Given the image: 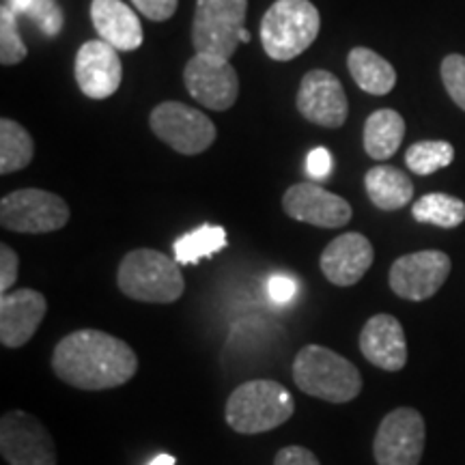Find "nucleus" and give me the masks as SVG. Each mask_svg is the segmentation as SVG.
<instances>
[{
    "instance_id": "f704fd0d",
    "label": "nucleus",
    "mask_w": 465,
    "mask_h": 465,
    "mask_svg": "<svg viewBox=\"0 0 465 465\" xmlns=\"http://www.w3.org/2000/svg\"><path fill=\"white\" fill-rule=\"evenodd\" d=\"M149 465H177V459L173 455H158Z\"/></svg>"
},
{
    "instance_id": "b1692460",
    "label": "nucleus",
    "mask_w": 465,
    "mask_h": 465,
    "mask_svg": "<svg viewBox=\"0 0 465 465\" xmlns=\"http://www.w3.org/2000/svg\"><path fill=\"white\" fill-rule=\"evenodd\" d=\"M411 216L420 224L455 229L465 220V203L457 196L433 192V194H424L411 205Z\"/></svg>"
},
{
    "instance_id": "dca6fc26",
    "label": "nucleus",
    "mask_w": 465,
    "mask_h": 465,
    "mask_svg": "<svg viewBox=\"0 0 465 465\" xmlns=\"http://www.w3.org/2000/svg\"><path fill=\"white\" fill-rule=\"evenodd\" d=\"M373 259V243L362 232H345L325 246L319 265L323 276L336 287H353L371 270Z\"/></svg>"
},
{
    "instance_id": "c85d7f7f",
    "label": "nucleus",
    "mask_w": 465,
    "mask_h": 465,
    "mask_svg": "<svg viewBox=\"0 0 465 465\" xmlns=\"http://www.w3.org/2000/svg\"><path fill=\"white\" fill-rule=\"evenodd\" d=\"M441 83L450 100L465 110V56L449 54L441 61Z\"/></svg>"
},
{
    "instance_id": "0eeeda50",
    "label": "nucleus",
    "mask_w": 465,
    "mask_h": 465,
    "mask_svg": "<svg viewBox=\"0 0 465 465\" xmlns=\"http://www.w3.org/2000/svg\"><path fill=\"white\" fill-rule=\"evenodd\" d=\"M149 125L155 136L182 155H199L216 141V125L201 110L182 102H162L151 110Z\"/></svg>"
},
{
    "instance_id": "4468645a",
    "label": "nucleus",
    "mask_w": 465,
    "mask_h": 465,
    "mask_svg": "<svg viewBox=\"0 0 465 465\" xmlns=\"http://www.w3.org/2000/svg\"><path fill=\"white\" fill-rule=\"evenodd\" d=\"M282 207L289 218L322 229H339L351 220V205L342 196L311 182L291 185L282 196Z\"/></svg>"
},
{
    "instance_id": "f8f14e48",
    "label": "nucleus",
    "mask_w": 465,
    "mask_h": 465,
    "mask_svg": "<svg viewBox=\"0 0 465 465\" xmlns=\"http://www.w3.org/2000/svg\"><path fill=\"white\" fill-rule=\"evenodd\" d=\"M452 261L441 250H420V252L399 257L391 267V289L399 298L424 302L433 298L450 276Z\"/></svg>"
},
{
    "instance_id": "ddd939ff",
    "label": "nucleus",
    "mask_w": 465,
    "mask_h": 465,
    "mask_svg": "<svg viewBox=\"0 0 465 465\" xmlns=\"http://www.w3.org/2000/svg\"><path fill=\"white\" fill-rule=\"evenodd\" d=\"M298 110L311 124L330 127L345 125L349 102L341 80L325 69H312L302 78L298 91Z\"/></svg>"
},
{
    "instance_id": "5701e85b",
    "label": "nucleus",
    "mask_w": 465,
    "mask_h": 465,
    "mask_svg": "<svg viewBox=\"0 0 465 465\" xmlns=\"http://www.w3.org/2000/svg\"><path fill=\"white\" fill-rule=\"evenodd\" d=\"M226 243H229V240H226V231L223 226L203 224L199 229L185 232V235L173 243L174 259L182 265L199 263L201 259L212 257V254L226 248Z\"/></svg>"
},
{
    "instance_id": "c9c22d12",
    "label": "nucleus",
    "mask_w": 465,
    "mask_h": 465,
    "mask_svg": "<svg viewBox=\"0 0 465 465\" xmlns=\"http://www.w3.org/2000/svg\"><path fill=\"white\" fill-rule=\"evenodd\" d=\"M240 42H242V44H246V42H250V35H248V31H246V28H242V33H240Z\"/></svg>"
},
{
    "instance_id": "a211bd4d",
    "label": "nucleus",
    "mask_w": 465,
    "mask_h": 465,
    "mask_svg": "<svg viewBox=\"0 0 465 465\" xmlns=\"http://www.w3.org/2000/svg\"><path fill=\"white\" fill-rule=\"evenodd\" d=\"M360 351L377 369L397 373L407 364V341L403 325L394 315L371 317L360 332Z\"/></svg>"
},
{
    "instance_id": "1a4fd4ad",
    "label": "nucleus",
    "mask_w": 465,
    "mask_h": 465,
    "mask_svg": "<svg viewBox=\"0 0 465 465\" xmlns=\"http://www.w3.org/2000/svg\"><path fill=\"white\" fill-rule=\"evenodd\" d=\"M427 429L414 407H397L383 416L373 440L377 465H420Z\"/></svg>"
},
{
    "instance_id": "cd10ccee",
    "label": "nucleus",
    "mask_w": 465,
    "mask_h": 465,
    "mask_svg": "<svg viewBox=\"0 0 465 465\" xmlns=\"http://www.w3.org/2000/svg\"><path fill=\"white\" fill-rule=\"evenodd\" d=\"M28 54L26 44L22 42L20 28H17V15L7 5L0 9V63L5 67L17 65Z\"/></svg>"
},
{
    "instance_id": "423d86ee",
    "label": "nucleus",
    "mask_w": 465,
    "mask_h": 465,
    "mask_svg": "<svg viewBox=\"0 0 465 465\" xmlns=\"http://www.w3.org/2000/svg\"><path fill=\"white\" fill-rule=\"evenodd\" d=\"M248 0H196L192 44L196 52L231 58L240 48Z\"/></svg>"
},
{
    "instance_id": "c756f323",
    "label": "nucleus",
    "mask_w": 465,
    "mask_h": 465,
    "mask_svg": "<svg viewBox=\"0 0 465 465\" xmlns=\"http://www.w3.org/2000/svg\"><path fill=\"white\" fill-rule=\"evenodd\" d=\"M298 281L287 274H276L267 281V295L274 304H289L298 295Z\"/></svg>"
},
{
    "instance_id": "7c9ffc66",
    "label": "nucleus",
    "mask_w": 465,
    "mask_h": 465,
    "mask_svg": "<svg viewBox=\"0 0 465 465\" xmlns=\"http://www.w3.org/2000/svg\"><path fill=\"white\" fill-rule=\"evenodd\" d=\"M17 270H20V257L14 248L3 243L0 246V291H3V295L9 293V289L15 284Z\"/></svg>"
},
{
    "instance_id": "2f4dec72",
    "label": "nucleus",
    "mask_w": 465,
    "mask_h": 465,
    "mask_svg": "<svg viewBox=\"0 0 465 465\" xmlns=\"http://www.w3.org/2000/svg\"><path fill=\"white\" fill-rule=\"evenodd\" d=\"M134 7H136L141 14L147 17V20L153 22H166L171 20L177 11L179 0H132Z\"/></svg>"
},
{
    "instance_id": "6e6552de",
    "label": "nucleus",
    "mask_w": 465,
    "mask_h": 465,
    "mask_svg": "<svg viewBox=\"0 0 465 465\" xmlns=\"http://www.w3.org/2000/svg\"><path fill=\"white\" fill-rule=\"evenodd\" d=\"M0 223L15 232H52L69 223V207L52 192L39 188L15 190L0 201Z\"/></svg>"
},
{
    "instance_id": "4be33fe9",
    "label": "nucleus",
    "mask_w": 465,
    "mask_h": 465,
    "mask_svg": "<svg viewBox=\"0 0 465 465\" xmlns=\"http://www.w3.org/2000/svg\"><path fill=\"white\" fill-rule=\"evenodd\" d=\"M347 67L360 89L371 95H388L397 84V72L386 58L369 48H353L347 56Z\"/></svg>"
},
{
    "instance_id": "aec40b11",
    "label": "nucleus",
    "mask_w": 465,
    "mask_h": 465,
    "mask_svg": "<svg viewBox=\"0 0 465 465\" xmlns=\"http://www.w3.org/2000/svg\"><path fill=\"white\" fill-rule=\"evenodd\" d=\"M366 194L375 207L397 212L414 199V183L403 171L394 166H375L364 177Z\"/></svg>"
},
{
    "instance_id": "412c9836",
    "label": "nucleus",
    "mask_w": 465,
    "mask_h": 465,
    "mask_svg": "<svg viewBox=\"0 0 465 465\" xmlns=\"http://www.w3.org/2000/svg\"><path fill=\"white\" fill-rule=\"evenodd\" d=\"M405 136V121L397 110H375L364 124V151L373 160H388L397 153Z\"/></svg>"
},
{
    "instance_id": "9b49d317",
    "label": "nucleus",
    "mask_w": 465,
    "mask_h": 465,
    "mask_svg": "<svg viewBox=\"0 0 465 465\" xmlns=\"http://www.w3.org/2000/svg\"><path fill=\"white\" fill-rule=\"evenodd\" d=\"M185 89L209 110H229L240 95V78L229 58L196 52L183 69Z\"/></svg>"
},
{
    "instance_id": "f257e3e1",
    "label": "nucleus",
    "mask_w": 465,
    "mask_h": 465,
    "mask_svg": "<svg viewBox=\"0 0 465 465\" xmlns=\"http://www.w3.org/2000/svg\"><path fill=\"white\" fill-rule=\"evenodd\" d=\"M52 369L78 391H113L136 375L138 358L125 341L102 330H78L61 339Z\"/></svg>"
},
{
    "instance_id": "7ed1b4c3",
    "label": "nucleus",
    "mask_w": 465,
    "mask_h": 465,
    "mask_svg": "<svg viewBox=\"0 0 465 465\" xmlns=\"http://www.w3.org/2000/svg\"><path fill=\"white\" fill-rule=\"evenodd\" d=\"M116 284L130 300L147 304H173L185 291L177 259L151 248H138L125 254L116 270Z\"/></svg>"
},
{
    "instance_id": "f03ea898",
    "label": "nucleus",
    "mask_w": 465,
    "mask_h": 465,
    "mask_svg": "<svg viewBox=\"0 0 465 465\" xmlns=\"http://www.w3.org/2000/svg\"><path fill=\"white\" fill-rule=\"evenodd\" d=\"M293 381L308 397L349 403L362 392L358 366L323 345H306L293 360Z\"/></svg>"
},
{
    "instance_id": "393cba45",
    "label": "nucleus",
    "mask_w": 465,
    "mask_h": 465,
    "mask_svg": "<svg viewBox=\"0 0 465 465\" xmlns=\"http://www.w3.org/2000/svg\"><path fill=\"white\" fill-rule=\"evenodd\" d=\"M33 155L35 144L31 134L14 119L0 121V173L22 171L31 164Z\"/></svg>"
},
{
    "instance_id": "72a5a7b5",
    "label": "nucleus",
    "mask_w": 465,
    "mask_h": 465,
    "mask_svg": "<svg viewBox=\"0 0 465 465\" xmlns=\"http://www.w3.org/2000/svg\"><path fill=\"white\" fill-rule=\"evenodd\" d=\"M274 465H322L319 459L304 446H287L278 450Z\"/></svg>"
},
{
    "instance_id": "f3484780",
    "label": "nucleus",
    "mask_w": 465,
    "mask_h": 465,
    "mask_svg": "<svg viewBox=\"0 0 465 465\" xmlns=\"http://www.w3.org/2000/svg\"><path fill=\"white\" fill-rule=\"evenodd\" d=\"M48 302L35 289H17L0 298V342L9 349L26 345L42 325Z\"/></svg>"
},
{
    "instance_id": "20e7f679",
    "label": "nucleus",
    "mask_w": 465,
    "mask_h": 465,
    "mask_svg": "<svg viewBox=\"0 0 465 465\" xmlns=\"http://www.w3.org/2000/svg\"><path fill=\"white\" fill-rule=\"evenodd\" d=\"M295 401L287 388L274 380L243 381L226 401L224 418L232 431L257 435L274 431L293 416Z\"/></svg>"
},
{
    "instance_id": "9d476101",
    "label": "nucleus",
    "mask_w": 465,
    "mask_h": 465,
    "mask_svg": "<svg viewBox=\"0 0 465 465\" xmlns=\"http://www.w3.org/2000/svg\"><path fill=\"white\" fill-rule=\"evenodd\" d=\"M0 452L9 465H56V446L48 429L22 410L0 420Z\"/></svg>"
},
{
    "instance_id": "a878e982",
    "label": "nucleus",
    "mask_w": 465,
    "mask_h": 465,
    "mask_svg": "<svg viewBox=\"0 0 465 465\" xmlns=\"http://www.w3.org/2000/svg\"><path fill=\"white\" fill-rule=\"evenodd\" d=\"M455 160V147L446 141H422L411 144L405 153V164L416 174H433L450 166Z\"/></svg>"
},
{
    "instance_id": "39448f33",
    "label": "nucleus",
    "mask_w": 465,
    "mask_h": 465,
    "mask_svg": "<svg viewBox=\"0 0 465 465\" xmlns=\"http://www.w3.org/2000/svg\"><path fill=\"white\" fill-rule=\"evenodd\" d=\"M322 28L311 0H276L261 20V44L274 61H291L308 50Z\"/></svg>"
},
{
    "instance_id": "2eb2a0df",
    "label": "nucleus",
    "mask_w": 465,
    "mask_h": 465,
    "mask_svg": "<svg viewBox=\"0 0 465 465\" xmlns=\"http://www.w3.org/2000/svg\"><path fill=\"white\" fill-rule=\"evenodd\" d=\"M124 65L113 45L93 39L75 54V83L91 100H108L119 91Z\"/></svg>"
},
{
    "instance_id": "bb28decb",
    "label": "nucleus",
    "mask_w": 465,
    "mask_h": 465,
    "mask_svg": "<svg viewBox=\"0 0 465 465\" xmlns=\"http://www.w3.org/2000/svg\"><path fill=\"white\" fill-rule=\"evenodd\" d=\"M7 7L15 15L31 17L39 26V31L50 35V37L61 33L63 25H65V15H63V9L58 7L56 0H9Z\"/></svg>"
},
{
    "instance_id": "6ab92c4d",
    "label": "nucleus",
    "mask_w": 465,
    "mask_h": 465,
    "mask_svg": "<svg viewBox=\"0 0 465 465\" xmlns=\"http://www.w3.org/2000/svg\"><path fill=\"white\" fill-rule=\"evenodd\" d=\"M91 20L102 42L134 52L143 45V25L124 0H93Z\"/></svg>"
},
{
    "instance_id": "473e14b6",
    "label": "nucleus",
    "mask_w": 465,
    "mask_h": 465,
    "mask_svg": "<svg viewBox=\"0 0 465 465\" xmlns=\"http://www.w3.org/2000/svg\"><path fill=\"white\" fill-rule=\"evenodd\" d=\"M332 164H334L332 155H330L328 149H323V147L312 149L306 158L308 177L315 179V182H322V179L328 177L330 171H332Z\"/></svg>"
}]
</instances>
